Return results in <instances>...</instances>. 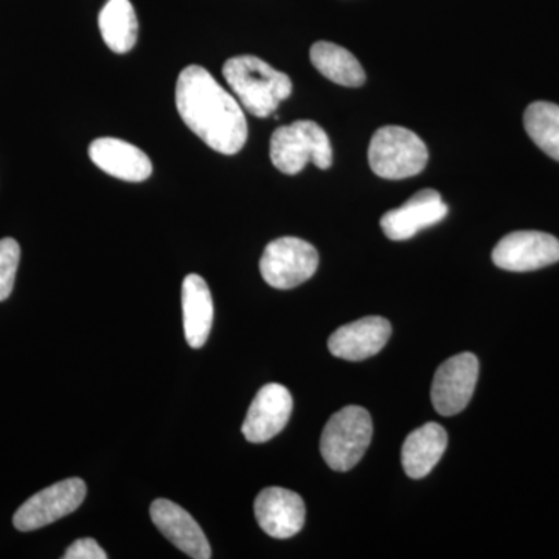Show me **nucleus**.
I'll return each mask as SVG.
<instances>
[{"label": "nucleus", "instance_id": "nucleus-1", "mask_svg": "<svg viewBox=\"0 0 559 559\" xmlns=\"http://www.w3.org/2000/svg\"><path fill=\"white\" fill-rule=\"evenodd\" d=\"M180 119L218 153L237 154L248 140V121L240 102L201 66H189L176 84Z\"/></svg>", "mask_w": 559, "mask_h": 559}, {"label": "nucleus", "instance_id": "nucleus-9", "mask_svg": "<svg viewBox=\"0 0 559 559\" xmlns=\"http://www.w3.org/2000/svg\"><path fill=\"white\" fill-rule=\"evenodd\" d=\"M492 261L500 270L511 272L543 270L558 263L559 240L544 231H513L492 250Z\"/></svg>", "mask_w": 559, "mask_h": 559}, {"label": "nucleus", "instance_id": "nucleus-7", "mask_svg": "<svg viewBox=\"0 0 559 559\" xmlns=\"http://www.w3.org/2000/svg\"><path fill=\"white\" fill-rule=\"evenodd\" d=\"M86 484L79 477L58 481L25 500L14 513V527L33 532L73 513L86 499Z\"/></svg>", "mask_w": 559, "mask_h": 559}, {"label": "nucleus", "instance_id": "nucleus-8", "mask_svg": "<svg viewBox=\"0 0 559 559\" xmlns=\"http://www.w3.org/2000/svg\"><path fill=\"white\" fill-rule=\"evenodd\" d=\"M479 378V359L473 353H460L444 360L433 377L432 404L443 417H454L468 406Z\"/></svg>", "mask_w": 559, "mask_h": 559}, {"label": "nucleus", "instance_id": "nucleus-22", "mask_svg": "<svg viewBox=\"0 0 559 559\" xmlns=\"http://www.w3.org/2000/svg\"><path fill=\"white\" fill-rule=\"evenodd\" d=\"M64 559H106L108 555L98 546L97 540L84 538L75 540L72 546L66 550Z\"/></svg>", "mask_w": 559, "mask_h": 559}, {"label": "nucleus", "instance_id": "nucleus-16", "mask_svg": "<svg viewBox=\"0 0 559 559\" xmlns=\"http://www.w3.org/2000/svg\"><path fill=\"white\" fill-rule=\"evenodd\" d=\"M448 433L439 423H428L407 436L401 450V462L411 479H423L443 457Z\"/></svg>", "mask_w": 559, "mask_h": 559}, {"label": "nucleus", "instance_id": "nucleus-13", "mask_svg": "<svg viewBox=\"0 0 559 559\" xmlns=\"http://www.w3.org/2000/svg\"><path fill=\"white\" fill-rule=\"evenodd\" d=\"M151 520L157 530L183 554L194 559L212 558L207 536L189 511L168 499H156L151 503Z\"/></svg>", "mask_w": 559, "mask_h": 559}, {"label": "nucleus", "instance_id": "nucleus-15", "mask_svg": "<svg viewBox=\"0 0 559 559\" xmlns=\"http://www.w3.org/2000/svg\"><path fill=\"white\" fill-rule=\"evenodd\" d=\"M90 157L100 170L127 182H143L153 173L150 157L121 139H95L90 146Z\"/></svg>", "mask_w": 559, "mask_h": 559}, {"label": "nucleus", "instance_id": "nucleus-21", "mask_svg": "<svg viewBox=\"0 0 559 559\" xmlns=\"http://www.w3.org/2000/svg\"><path fill=\"white\" fill-rule=\"evenodd\" d=\"M21 248L13 238L0 240V301L7 300L13 290L17 266H20Z\"/></svg>", "mask_w": 559, "mask_h": 559}, {"label": "nucleus", "instance_id": "nucleus-14", "mask_svg": "<svg viewBox=\"0 0 559 559\" xmlns=\"http://www.w3.org/2000/svg\"><path fill=\"white\" fill-rule=\"evenodd\" d=\"M392 336L389 320L369 316L341 326L331 334V355L345 360H364L378 355Z\"/></svg>", "mask_w": 559, "mask_h": 559}, {"label": "nucleus", "instance_id": "nucleus-2", "mask_svg": "<svg viewBox=\"0 0 559 559\" xmlns=\"http://www.w3.org/2000/svg\"><path fill=\"white\" fill-rule=\"evenodd\" d=\"M223 75L242 109L255 117L271 116L293 92L286 73L250 55L230 58L224 64Z\"/></svg>", "mask_w": 559, "mask_h": 559}, {"label": "nucleus", "instance_id": "nucleus-20", "mask_svg": "<svg viewBox=\"0 0 559 559\" xmlns=\"http://www.w3.org/2000/svg\"><path fill=\"white\" fill-rule=\"evenodd\" d=\"M524 124L530 139L559 162V106L549 102L532 103L525 110Z\"/></svg>", "mask_w": 559, "mask_h": 559}, {"label": "nucleus", "instance_id": "nucleus-17", "mask_svg": "<svg viewBox=\"0 0 559 559\" xmlns=\"http://www.w3.org/2000/svg\"><path fill=\"white\" fill-rule=\"evenodd\" d=\"M182 311L186 340L191 348H201L213 325L212 293L201 275L190 274L183 278Z\"/></svg>", "mask_w": 559, "mask_h": 559}, {"label": "nucleus", "instance_id": "nucleus-18", "mask_svg": "<svg viewBox=\"0 0 559 559\" xmlns=\"http://www.w3.org/2000/svg\"><path fill=\"white\" fill-rule=\"evenodd\" d=\"M314 68L333 83L341 86L359 87L366 83V72L360 62L344 47L319 40L311 47Z\"/></svg>", "mask_w": 559, "mask_h": 559}, {"label": "nucleus", "instance_id": "nucleus-10", "mask_svg": "<svg viewBox=\"0 0 559 559\" xmlns=\"http://www.w3.org/2000/svg\"><path fill=\"white\" fill-rule=\"evenodd\" d=\"M293 414V396L282 384L263 385L250 404L242 423V436L250 443H264L274 439L288 425Z\"/></svg>", "mask_w": 559, "mask_h": 559}, {"label": "nucleus", "instance_id": "nucleus-6", "mask_svg": "<svg viewBox=\"0 0 559 559\" xmlns=\"http://www.w3.org/2000/svg\"><path fill=\"white\" fill-rule=\"evenodd\" d=\"M319 267V253L310 242L283 237L271 241L260 260L264 282L275 289H293L310 280Z\"/></svg>", "mask_w": 559, "mask_h": 559}, {"label": "nucleus", "instance_id": "nucleus-11", "mask_svg": "<svg viewBox=\"0 0 559 559\" xmlns=\"http://www.w3.org/2000/svg\"><path fill=\"white\" fill-rule=\"evenodd\" d=\"M448 210L439 191L421 190L401 207L384 213L381 218L382 231L392 241L409 240L419 230L436 226L447 218Z\"/></svg>", "mask_w": 559, "mask_h": 559}, {"label": "nucleus", "instance_id": "nucleus-4", "mask_svg": "<svg viewBox=\"0 0 559 559\" xmlns=\"http://www.w3.org/2000/svg\"><path fill=\"white\" fill-rule=\"evenodd\" d=\"M373 437V423L369 411L359 406H347L326 423L320 439V452L331 469L355 468L369 450Z\"/></svg>", "mask_w": 559, "mask_h": 559}, {"label": "nucleus", "instance_id": "nucleus-5", "mask_svg": "<svg viewBox=\"0 0 559 559\" xmlns=\"http://www.w3.org/2000/svg\"><path fill=\"white\" fill-rule=\"evenodd\" d=\"M429 154L425 142L403 127H382L369 146V164L384 179H406L425 170Z\"/></svg>", "mask_w": 559, "mask_h": 559}, {"label": "nucleus", "instance_id": "nucleus-19", "mask_svg": "<svg viewBox=\"0 0 559 559\" xmlns=\"http://www.w3.org/2000/svg\"><path fill=\"white\" fill-rule=\"evenodd\" d=\"M98 25L106 46L116 53H127L138 43L139 22L130 0H108Z\"/></svg>", "mask_w": 559, "mask_h": 559}, {"label": "nucleus", "instance_id": "nucleus-12", "mask_svg": "<svg viewBox=\"0 0 559 559\" xmlns=\"http://www.w3.org/2000/svg\"><path fill=\"white\" fill-rule=\"evenodd\" d=\"M305 516L307 509L304 499L290 489L272 487L257 496V522L272 538H293L304 528Z\"/></svg>", "mask_w": 559, "mask_h": 559}, {"label": "nucleus", "instance_id": "nucleus-3", "mask_svg": "<svg viewBox=\"0 0 559 559\" xmlns=\"http://www.w3.org/2000/svg\"><path fill=\"white\" fill-rule=\"evenodd\" d=\"M271 160L285 175H297L312 162L320 170L333 164V148L326 132L316 121L299 120L280 127L271 138Z\"/></svg>", "mask_w": 559, "mask_h": 559}]
</instances>
